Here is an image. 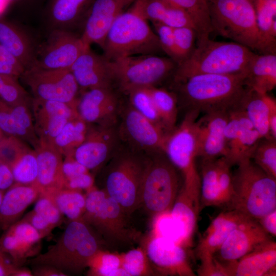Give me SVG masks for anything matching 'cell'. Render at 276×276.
Segmentation results:
<instances>
[{
  "label": "cell",
  "mask_w": 276,
  "mask_h": 276,
  "mask_svg": "<svg viewBox=\"0 0 276 276\" xmlns=\"http://www.w3.org/2000/svg\"><path fill=\"white\" fill-rule=\"evenodd\" d=\"M104 242L82 218L70 220L56 242L47 251L28 262L32 266L47 264L66 275L80 274L87 268L91 258Z\"/></svg>",
  "instance_id": "obj_1"
},
{
  "label": "cell",
  "mask_w": 276,
  "mask_h": 276,
  "mask_svg": "<svg viewBox=\"0 0 276 276\" xmlns=\"http://www.w3.org/2000/svg\"><path fill=\"white\" fill-rule=\"evenodd\" d=\"M255 53L238 43L217 41L210 38L196 44L191 55L177 66V84L195 75L244 74Z\"/></svg>",
  "instance_id": "obj_2"
},
{
  "label": "cell",
  "mask_w": 276,
  "mask_h": 276,
  "mask_svg": "<svg viewBox=\"0 0 276 276\" xmlns=\"http://www.w3.org/2000/svg\"><path fill=\"white\" fill-rule=\"evenodd\" d=\"M244 74L193 75L178 83L179 98L188 108L199 112L226 109L236 105L243 93Z\"/></svg>",
  "instance_id": "obj_3"
},
{
  "label": "cell",
  "mask_w": 276,
  "mask_h": 276,
  "mask_svg": "<svg viewBox=\"0 0 276 276\" xmlns=\"http://www.w3.org/2000/svg\"><path fill=\"white\" fill-rule=\"evenodd\" d=\"M137 1L120 15L108 30L102 49L109 61L163 51L158 36L143 15Z\"/></svg>",
  "instance_id": "obj_4"
},
{
  "label": "cell",
  "mask_w": 276,
  "mask_h": 276,
  "mask_svg": "<svg viewBox=\"0 0 276 276\" xmlns=\"http://www.w3.org/2000/svg\"><path fill=\"white\" fill-rule=\"evenodd\" d=\"M237 166L233 173V195L228 209L255 220L276 210V179L251 159Z\"/></svg>",
  "instance_id": "obj_5"
},
{
  "label": "cell",
  "mask_w": 276,
  "mask_h": 276,
  "mask_svg": "<svg viewBox=\"0 0 276 276\" xmlns=\"http://www.w3.org/2000/svg\"><path fill=\"white\" fill-rule=\"evenodd\" d=\"M213 31L259 54H266L252 0H207Z\"/></svg>",
  "instance_id": "obj_6"
},
{
  "label": "cell",
  "mask_w": 276,
  "mask_h": 276,
  "mask_svg": "<svg viewBox=\"0 0 276 276\" xmlns=\"http://www.w3.org/2000/svg\"><path fill=\"white\" fill-rule=\"evenodd\" d=\"M85 199L82 219L104 242L126 244L137 240L139 233L128 224L127 214L104 190L94 186L86 191Z\"/></svg>",
  "instance_id": "obj_7"
},
{
  "label": "cell",
  "mask_w": 276,
  "mask_h": 276,
  "mask_svg": "<svg viewBox=\"0 0 276 276\" xmlns=\"http://www.w3.org/2000/svg\"><path fill=\"white\" fill-rule=\"evenodd\" d=\"M148 162V158L125 153L114 157L106 167L101 189L127 215L141 206L142 182Z\"/></svg>",
  "instance_id": "obj_8"
},
{
  "label": "cell",
  "mask_w": 276,
  "mask_h": 276,
  "mask_svg": "<svg viewBox=\"0 0 276 276\" xmlns=\"http://www.w3.org/2000/svg\"><path fill=\"white\" fill-rule=\"evenodd\" d=\"M177 170L163 151L148 158L141 206L151 217L170 211L180 189Z\"/></svg>",
  "instance_id": "obj_9"
},
{
  "label": "cell",
  "mask_w": 276,
  "mask_h": 276,
  "mask_svg": "<svg viewBox=\"0 0 276 276\" xmlns=\"http://www.w3.org/2000/svg\"><path fill=\"white\" fill-rule=\"evenodd\" d=\"M200 112L188 110L178 126L167 136L163 152L183 177L181 187L200 195V177L196 164L197 158L195 123Z\"/></svg>",
  "instance_id": "obj_10"
},
{
  "label": "cell",
  "mask_w": 276,
  "mask_h": 276,
  "mask_svg": "<svg viewBox=\"0 0 276 276\" xmlns=\"http://www.w3.org/2000/svg\"><path fill=\"white\" fill-rule=\"evenodd\" d=\"M176 66L170 57L154 55L130 56L110 61L113 81L126 93L135 88L155 86L174 73Z\"/></svg>",
  "instance_id": "obj_11"
},
{
  "label": "cell",
  "mask_w": 276,
  "mask_h": 276,
  "mask_svg": "<svg viewBox=\"0 0 276 276\" xmlns=\"http://www.w3.org/2000/svg\"><path fill=\"white\" fill-rule=\"evenodd\" d=\"M21 77L34 98L61 102L76 107L79 87L70 69L31 67L26 70Z\"/></svg>",
  "instance_id": "obj_12"
},
{
  "label": "cell",
  "mask_w": 276,
  "mask_h": 276,
  "mask_svg": "<svg viewBox=\"0 0 276 276\" xmlns=\"http://www.w3.org/2000/svg\"><path fill=\"white\" fill-rule=\"evenodd\" d=\"M88 47L90 46L84 44L81 36L68 30L54 29L31 67L45 70L70 69Z\"/></svg>",
  "instance_id": "obj_13"
},
{
  "label": "cell",
  "mask_w": 276,
  "mask_h": 276,
  "mask_svg": "<svg viewBox=\"0 0 276 276\" xmlns=\"http://www.w3.org/2000/svg\"><path fill=\"white\" fill-rule=\"evenodd\" d=\"M150 262L162 275H196L184 246L170 239L150 236L145 247Z\"/></svg>",
  "instance_id": "obj_14"
},
{
  "label": "cell",
  "mask_w": 276,
  "mask_h": 276,
  "mask_svg": "<svg viewBox=\"0 0 276 276\" xmlns=\"http://www.w3.org/2000/svg\"><path fill=\"white\" fill-rule=\"evenodd\" d=\"M228 109L209 111L195 123L197 157L216 159L225 155L224 130Z\"/></svg>",
  "instance_id": "obj_15"
},
{
  "label": "cell",
  "mask_w": 276,
  "mask_h": 276,
  "mask_svg": "<svg viewBox=\"0 0 276 276\" xmlns=\"http://www.w3.org/2000/svg\"><path fill=\"white\" fill-rule=\"evenodd\" d=\"M31 110L39 141L51 144L65 124L78 116L75 106L34 98L31 100Z\"/></svg>",
  "instance_id": "obj_16"
},
{
  "label": "cell",
  "mask_w": 276,
  "mask_h": 276,
  "mask_svg": "<svg viewBox=\"0 0 276 276\" xmlns=\"http://www.w3.org/2000/svg\"><path fill=\"white\" fill-rule=\"evenodd\" d=\"M271 239L270 236L257 221L250 218L241 223L230 233L214 257L219 262L228 265Z\"/></svg>",
  "instance_id": "obj_17"
},
{
  "label": "cell",
  "mask_w": 276,
  "mask_h": 276,
  "mask_svg": "<svg viewBox=\"0 0 276 276\" xmlns=\"http://www.w3.org/2000/svg\"><path fill=\"white\" fill-rule=\"evenodd\" d=\"M138 0H95L84 21L81 38L90 46L96 43L103 49L106 34L116 18Z\"/></svg>",
  "instance_id": "obj_18"
},
{
  "label": "cell",
  "mask_w": 276,
  "mask_h": 276,
  "mask_svg": "<svg viewBox=\"0 0 276 276\" xmlns=\"http://www.w3.org/2000/svg\"><path fill=\"white\" fill-rule=\"evenodd\" d=\"M42 239L31 224L20 219L4 232L0 243L13 265L21 267L30 259L40 254Z\"/></svg>",
  "instance_id": "obj_19"
},
{
  "label": "cell",
  "mask_w": 276,
  "mask_h": 276,
  "mask_svg": "<svg viewBox=\"0 0 276 276\" xmlns=\"http://www.w3.org/2000/svg\"><path fill=\"white\" fill-rule=\"evenodd\" d=\"M88 127L84 141L74 151L73 156L88 170L100 168L109 158L116 140L111 126Z\"/></svg>",
  "instance_id": "obj_20"
},
{
  "label": "cell",
  "mask_w": 276,
  "mask_h": 276,
  "mask_svg": "<svg viewBox=\"0 0 276 276\" xmlns=\"http://www.w3.org/2000/svg\"><path fill=\"white\" fill-rule=\"evenodd\" d=\"M76 109L88 124L111 126L118 111V100L111 88L89 89L78 99Z\"/></svg>",
  "instance_id": "obj_21"
},
{
  "label": "cell",
  "mask_w": 276,
  "mask_h": 276,
  "mask_svg": "<svg viewBox=\"0 0 276 276\" xmlns=\"http://www.w3.org/2000/svg\"><path fill=\"white\" fill-rule=\"evenodd\" d=\"M79 87L111 88L113 81L110 61L104 55L85 49L70 68Z\"/></svg>",
  "instance_id": "obj_22"
},
{
  "label": "cell",
  "mask_w": 276,
  "mask_h": 276,
  "mask_svg": "<svg viewBox=\"0 0 276 276\" xmlns=\"http://www.w3.org/2000/svg\"><path fill=\"white\" fill-rule=\"evenodd\" d=\"M122 126L127 139L132 144L146 150L163 151L168 133L131 106L124 113Z\"/></svg>",
  "instance_id": "obj_23"
},
{
  "label": "cell",
  "mask_w": 276,
  "mask_h": 276,
  "mask_svg": "<svg viewBox=\"0 0 276 276\" xmlns=\"http://www.w3.org/2000/svg\"><path fill=\"white\" fill-rule=\"evenodd\" d=\"M248 219L250 218L235 209H226L214 218L202 235L197 245V254L200 262L212 260L230 233Z\"/></svg>",
  "instance_id": "obj_24"
},
{
  "label": "cell",
  "mask_w": 276,
  "mask_h": 276,
  "mask_svg": "<svg viewBox=\"0 0 276 276\" xmlns=\"http://www.w3.org/2000/svg\"><path fill=\"white\" fill-rule=\"evenodd\" d=\"M0 130L14 136L35 149L39 143L36 133L31 104L10 106L0 99Z\"/></svg>",
  "instance_id": "obj_25"
},
{
  "label": "cell",
  "mask_w": 276,
  "mask_h": 276,
  "mask_svg": "<svg viewBox=\"0 0 276 276\" xmlns=\"http://www.w3.org/2000/svg\"><path fill=\"white\" fill-rule=\"evenodd\" d=\"M36 152L38 174L32 184L40 194L64 188L65 178L62 172L63 155L54 146L39 141Z\"/></svg>",
  "instance_id": "obj_26"
},
{
  "label": "cell",
  "mask_w": 276,
  "mask_h": 276,
  "mask_svg": "<svg viewBox=\"0 0 276 276\" xmlns=\"http://www.w3.org/2000/svg\"><path fill=\"white\" fill-rule=\"evenodd\" d=\"M40 192L32 185L14 182L4 193L0 205V231H5L20 219Z\"/></svg>",
  "instance_id": "obj_27"
},
{
  "label": "cell",
  "mask_w": 276,
  "mask_h": 276,
  "mask_svg": "<svg viewBox=\"0 0 276 276\" xmlns=\"http://www.w3.org/2000/svg\"><path fill=\"white\" fill-rule=\"evenodd\" d=\"M275 276L276 242L262 243L233 264L232 276Z\"/></svg>",
  "instance_id": "obj_28"
},
{
  "label": "cell",
  "mask_w": 276,
  "mask_h": 276,
  "mask_svg": "<svg viewBox=\"0 0 276 276\" xmlns=\"http://www.w3.org/2000/svg\"><path fill=\"white\" fill-rule=\"evenodd\" d=\"M200 211V195L181 187L170 210V215L180 233L184 247L192 242Z\"/></svg>",
  "instance_id": "obj_29"
},
{
  "label": "cell",
  "mask_w": 276,
  "mask_h": 276,
  "mask_svg": "<svg viewBox=\"0 0 276 276\" xmlns=\"http://www.w3.org/2000/svg\"><path fill=\"white\" fill-rule=\"evenodd\" d=\"M95 0H47L44 11L54 29L67 30L84 22Z\"/></svg>",
  "instance_id": "obj_30"
},
{
  "label": "cell",
  "mask_w": 276,
  "mask_h": 276,
  "mask_svg": "<svg viewBox=\"0 0 276 276\" xmlns=\"http://www.w3.org/2000/svg\"><path fill=\"white\" fill-rule=\"evenodd\" d=\"M239 104L262 139L272 138L268 121L270 111L276 105L275 99L268 93H262L245 86Z\"/></svg>",
  "instance_id": "obj_31"
},
{
  "label": "cell",
  "mask_w": 276,
  "mask_h": 276,
  "mask_svg": "<svg viewBox=\"0 0 276 276\" xmlns=\"http://www.w3.org/2000/svg\"><path fill=\"white\" fill-rule=\"evenodd\" d=\"M245 86L268 93L276 86V54H256L252 57L244 76Z\"/></svg>",
  "instance_id": "obj_32"
},
{
  "label": "cell",
  "mask_w": 276,
  "mask_h": 276,
  "mask_svg": "<svg viewBox=\"0 0 276 276\" xmlns=\"http://www.w3.org/2000/svg\"><path fill=\"white\" fill-rule=\"evenodd\" d=\"M137 3L143 15L153 23L161 24L172 28L190 26L195 29L186 11L166 1L139 0Z\"/></svg>",
  "instance_id": "obj_33"
},
{
  "label": "cell",
  "mask_w": 276,
  "mask_h": 276,
  "mask_svg": "<svg viewBox=\"0 0 276 276\" xmlns=\"http://www.w3.org/2000/svg\"><path fill=\"white\" fill-rule=\"evenodd\" d=\"M0 44L25 68L31 67L35 55L30 39L14 25L0 19Z\"/></svg>",
  "instance_id": "obj_34"
},
{
  "label": "cell",
  "mask_w": 276,
  "mask_h": 276,
  "mask_svg": "<svg viewBox=\"0 0 276 276\" xmlns=\"http://www.w3.org/2000/svg\"><path fill=\"white\" fill-rule=\"evenodd\" d=\"M63 217L52 200L41 193L36 200L33 210L21 219L31 224L43 239L61 224Z\"/></svg>",
  "instance_id": "obj_35"
},
{
  "label": "cell",
  "mask_w": 276,
  "mask_h": 276,
  "mask_svg": "<svg viewBox=\"0 0 276 276\" xmlns=\"http://www.w3.org/2000/svg\"><path fill=\"white\" fill-rule=\"evenodd\" d=\"M200 208L221 206L218 185V158L201 159Z\"/></svg>",
  "instance_id": "obj_36"
},
{
  "label": "cell",
  "mask_w": 276,
  "mask_h": 276,
  "mask_svg": "<svg viewBox=\"0 0 276 276\" xmlns=\"http://www.w3.org/2000/svg\"><path fill=\"white\" fill-rule=\"evenodd\" d=\"M261 139L251 122H248L239 135L228 147L224 157L232 167L251 159L253 152Z\"/></svg>",
  "instance_id": "obj_37"
},
{
  "label": "cell",
  "mask_w": 276,
  "mask_h": 276,
  "mask_svg": "<svg viewBox=\"0 0 276 276\" xmlns=\"http://www.w3.org/2000/svg\"><path fill=\"white\" fill-rule=\"evenodd\" d=\"M42 194L47 195L70 221L82 218L85 211L86 199L85 195L81 191L63 188Z\"/></svg>",
  "instance_id": "obj_38"
},
{
  "label": "cell",
  "mask_w": 276,
  "mask_h": 276,
  "mask_svg": "<svg viewBox=\"0 0 276 276\" xmlns=\"http://www.w3.org/2000/svg\"><path fill=\"white\" fill-rule=\"evenodd\" d=\"M186 11L195 27L196 44L209 38L213 32L207 0H165Z\"/></svg>",
  "instance_id": "obj_39"
},
{
  "label": "cell",
  "mask_w": 276,
  "mask_h": 276,
  "mask_svg": "<svg viewBox=\"0 0 276 276\" xmlns=\"http://www.w3.org/2000/svg\"><path fill=\"white\" fill-rule=\"evenodd\" d=\"M88 128V124L76 116L65 124L52 145L63 156L73 155L75 149L84 141Z\"/></svg>",
  "instance_id": "obj_40"
},
{
  "label": "cell",
  "mask_w": 276,
  "mask_h": 276,
  "mask_svg": "<svg viewBox=\"0 0 276 276\" xmlns=\"http://www.w3.org/2000/svg\"><path fill=\"white\" fill-rule=\"evenodd\" d=\"M258 28L266 54H276V38L271 34L276 20V0H252Z\"/></svg>",
  "instance_id": "obj_41"
},
{
  "label": "cell",
  "mask_w": 276,
  "mask_h": 276,
  "mask_svg": "<svg viewBox=\"0 0 276 276\" xmlns=\"http://www.w3.org/2000/svg\"><path fill=\"white\" fill-rule=\"evenodd\" d=\"M153 101L162 125L167 133L176 127L177 117V96L155 86L147 87Z\"/></svg>",
  "instance_id": "obj_42"
},
{
  "label": "cell",
  "mask_w": 276,
  "mask_h": 276,
  "mask_svg": "<svg viewBox=\"0 0 276 276\" xmlns=\"http://www.w3.org/2000/svg\"><path fill=\"white\" fill-rule=\"evenodd\" d=\"M87 275L91 276H129L122 267L121 254L98 250L88 263Z\"/></svg>",
  "instance_id": "obj_43"
},
{
  "label": "cell",
  "mask_w": 276,
  "mask_h": 276,
  "mask_svg": "<svg viewBox=\"0 0 276 276\" xmlns=\"http://www.w3.org/2000/svg\"><path fill=\"white\" fill-rule=\"evenodd\" d=\"M251 160L276 179V139H261L253 152Z\"/></svg>",
  "instance_id": "obj_44"
},
{
  "label": "cell",
  "mask_w": 276,
  "mask_h": 276,
  "mask_svg": "<svg viewBox=\"0 0 276 276\" xmlns=\"http://www.w3.org/2000/svg\"><path fill=\"white\" fill-rule=\"evenodd\" d=\"M14 182L32 185L38 174V164L35 150L29 148L10 168Z\"/></svg>",
  "instance_id": "obj_45"
},
{
  "label": "cell",
  "mask_w": 276,
  "mask_h": 276,
  "mask_svg": "<svg viewBox=\"0 0 276 276\" xmlns=\"http://www.w3.org/2000/svg\"><path fill=\"white\" fill-rule=\"evenodd\" d=\"M122 267L129 276L155 275L145 247H139L121 254Z\"/></svg>",
  "instance_id": "obj_46"
},
{
  "label": "cell",
  "mask_w": 276,
  "mask_h": 276,
  "mask_svg": "<svg viewBox=\"0 0 276 276\" xmlns=\"http://www.w3.org/2000/svg\"><path fill=\"white\" fill-rule=\"evenodd\" d=\"M127 94L129 96L131 106L135 110L164 129L147 87L135 88L131 90Z\"/></svg>",
  "instance_id": "obj_47"
},
{
  "label": "cell",
  "mask_w": 276,
  "mask_h": 276,
  "mask_svg": "<svg viewBox=\"0 0 276 276\" xmlns=\"http://www.w3.org/2000/svg\"><path fill=\"white\" fill-rule=\"evenodd\" d=\"M173 30L178 65L188 58L196 48L197 33L196 29L190 26L174 28Z\"/></svg>",
  "instance_id": "obj_48"
},
{
  "label": "cell",
  "mask_w": 276,
  "mask_h": 276,
  "mask_svg": "<svg viewBox=\"0 0 276 276\" xmlns=\"http://www.w3.org/2000/svg\"><path fill=\"white\" fill-rule=\"evenodd\" d=\"M29 148L30 146L22 141L5 135L0 139V162L11 168Z\"/></svg>",
  "instance_id": "obj_49"
},
{
  "label": "cell",
  "mask_w": 276,
  "mask_h": 276,
  "mask_svg": "<svg viewBox=\"0 0 276 276\" xmlns=\"http://www.w3.org/2000/svg\"><path fill=\"white\" fill-rule=\"evenodd\" d=\"M151 236L164 237L182 246L180 233L171 217L170 211L153 217Z\"/></svg>",
  "instance_id": "obj_50"
},
{
  "label": "cell",
  "mask_w": 276,
  "mask_h": 276,
  "mask_svg": "<svg viewBox=\"0 0 276 276\" xmlns=\"http://www.w3.org/2000/svg\"><path fill=\"white\" fill-rule=\"evenodd\" d=\"M232 166L224 157L218 158V185L221 206L229 209L233 195Z\"/></svg>",
  "instance_id": "obj_51"
},
{
  "label": "cell",
  "mask_w": 276,
  "mask_h": 276,
  "mask_svg": "<svg viewBox=\"0 0 276 276\" xmlns=\"http://www.w3.org/2000/svg\"><path fill=\"white\" fill-rule=\"evenodd\" d=\"M163 50L177 64L178 56L173 28L159 24L153 23Z\"/></svg>",
  "instance_id": "obj_52"
},
{
  "label": "cell",
  "mask_w": 276,
  "mask_h": 276,
  "mask_svg": "<svg viewBox=\"0 0 276 276\" xmlns=\"http://www.w3.org/2000/svg\"><path fill=\"white\" fill-rule=\"evenodd\" d=\"M25 70L24 66L0 44V74L18 78Z\"/></svg>",
  "instance_id": "obj_53"
},
{
  "label": "cell",
  "mask_w": 276,
  "mask_h": 276,
  "mask_svg": "<svg viewBox=\"0 0 276 276\" xmlns=\"http://www.w3.org/2000/svg\"><path fill=\"white\" fill-rule=\"evenodd\" d=\"M94 179L89 172L71 178H66L64 188L81 191H87L93 187Z\"/></svg>",
  "instance_id": "obj_54"
},
{
  "label": "cell",
  "mask_w": 276,
  "mask_h": 276,
  "mask_svg": "<svg viewBox=\"0 0 276 276\" xmlns=\"http://www.w3.org/2000/svg\"><path fill=\"white\" fill-rule=\"evenodd\" d=\"M62 168L65 179L89 172L85 166L75 159L73 155L65 156Z\"/></svg>",
  "instance_id": "obj_55"
},
{
  "label": "cell",
  "mask_w": 276,
  "mask_h": 276,
  "mask_svg": "<svg viewBox=\"0 0 276 276\" xmlns=\"http://www.w3.org/2000/svg\"><path fill=\"white\" fill-rule=\"evenodd\" d=\"M270 236H276V210L256 220Z\"/></svg>",
  "instance_id": "obj_56"
},
{
  "label": "cell",
  "mask_w": 276,
  "mask_h": 276,
  "mask_svg": "<svg viewBox=\"0 0 276 276\" xmlns=\"http://www.w3.org/2000/svg\"><path fill=\"white\" fill-rule=\"evenodd\" d=\"M32 272L35 276H66L56 268L47 264L32 265Z\"/></svg>",
  "instance_id": "obj_57"
},
{
  "label": "cell",
  "mask_w": 276,
  "mask_h": 276,
  "mask_svg": "<svg viewBox=\"0 0 276 276\" xmlns=\"http://www.w3.org/2000/svg\"><path fill=\"white\" fill-rule=\"evenodd\" d=\"M17 267L4 251L0 243V276H13Z\"/></svg>",
  "instance_id": "obj_58"
},
{
  "label": "cell",
  "mask_w": 276,
  "mask_h": 276,
  "mask_svg": "<svg viewBox=\"0 0 276 276\" xmlns=\"http://www.w3.org/2000/svg\"><path fill=\"white\" fill-rule=\"evenodd\" d=\"M14 182L10 168L0 162V190H7Z\"/></svg>",
  "instance_id": "obj_59"
},
{
  "label": "cell",
  "mask_w": 276,
  "mask_h": 276,
  "mask_svg": "<svg viewBox=\"0 0 276 276\" xmlns=\"http://www.w3.org/2000/svg\"><path fill=\"white\" fill-rule=\"evenodd\" d=\"M33 275L32 270L27 268L17 267L13 276H32Z\"/></svg>",
  "instance_id": "obj_60"
},
{
  "label": "cell",
  "mask_w": 276,
  "mask_h": 276,
  "mask_svg": "<svg viewBox=\"0 0 276 276\" xmlns=\"http://www.w3.org/2000/svg\"><path fill=\"white\" fill-rule=\"evenodd\" d=\"M38 1L40 0H7L9 4V6L12 5L22 6L28 5L29 4L31 5L34 3H36Z\"/></svg>",
  "instance_id": "obj_61"
},
{
  "label": "cell",
  "mask_w": 276,
  "mask_h": 276,
  "mask_svg": "<svg viewBox=\"0 0 276 276\" xmlns=\"http://www.w3.org/2000/svg\"><path fill=\"white\" fill-rule=\"evenodd\" d=\"M9 7V4L7 0H0V17L6 12Z\"/></svg>",
  "instance_id": "obj_62"
},
{
  "label": "cell",
  "mask_w": 276,
  "mask_h": 276,
  "mask_svg": "<svg viewBox=\"0 0 276 276\" xmlns=\"http://www.w3.org/2000/svg\"><path fill=\"white\" fill-rule=\"evenodd\" d=\"M4 194V191L0 190V205H1L2 199H3Z\"/></svg>",
  "instance_id": "obj_63"
},
{
  "label": "cell",
  "mask_w": 276,
  "mask_h": 276,
  "mask_svg": "<svg viewBox=\"0 0 276 276\" xmlns=\"http://www.w3.org/2000/svg\"><path fill=\"white\" fill-rule=\"evenodd\" d=\"M5 135L3 133V132L0 130V139H1L3 137H4Z\"/></svg>",
  "instance_id": "obj_64"
}]
</instances>
